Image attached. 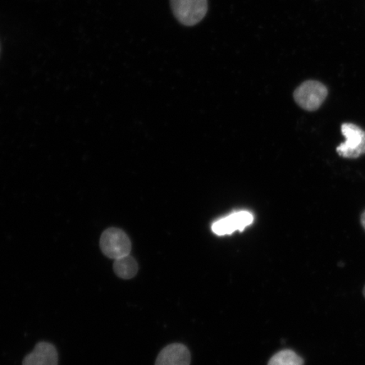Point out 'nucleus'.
<instances>
[{"instance_id": "3", "label": "nucleus", "mask_w": 365, "mask_h": 365, "mask_svg": "<svg viewBox=\"0 0 365 365\" xmlns=\"http://www.w3.org/2000/svg\"><path fill=\"white\" fill-rule=\"evenodd\" d=\"M345 141L336 148V153L344 158L355 159L365 154V131L351 123H344L341 126Z\"/></svg>"}, {"instance_id": "5", "label": "nucleus", "mask_w": 365, "mask_h": 365, "mask_svg": "<svg viewBox=\"0 0 365 365\" xmlns=\"http://www.w3.org/2000/svg\"><path fill=\"white\" fill-rule=\"evenodd\" d=\"M253 222L252 213L241 211L214 222L212 230L218 236L232 235L235 231H244L245 227L252 225Z\"/></svg>"}, {"instance_id": "10", "label": "nucleus", "mask_w": 365, "mask_h": 365, "mask_svg": "<svg viewBox=\"0 0 365 365\" xmlns=\"http://www.w3.org/2000/svg\"><path fill=\"white\" fill-rule=\"evenodd\" d=\"M360 220H361V225L365 230V211L363 212L361 215V219H360Z\"/></svg>"}, {"instance_id": "6", "label": "nucleus", "mask_w": 365, "mask_h": 365, "mask_svg": "<svg viewBox=\"0 0 365 365\" xmlns=\"http://www.w3.org/2000/svg\"><path fill=\"white\" fill-rule=\"evenodd\" d=\"M190 353L186 346L173 344L160 352L155 365H190Z\"/></svg>"}, {"instance_id": "1", "label": "nucleus", "mask_w": 365, "mask_h": 365, "mask_svg": "<svg viewBox=\"0 0 365 365\" xmlns=\"http://www.w3.org/2000/svg\"><path fill=\"white\" fill-rule=\"evenodd\" d=\"M327 95V86L322 82L307 81L294 91V98L301 108L313 112L321 108Z\"/></svg>"}, {"instance_id": "9", "label": "nucleus", "mask_w": 365, "mask_h": 365, "mask_svg": "<svg viewBox=\"0 0 365 365\" xmlns=\"http://www.w3.org/2000/svg\"><path fill=\"white\" fill-rule=\"evenodd\" d=\"M268 365H304V360L294 351L285 349L274 354Z\"/></svg>"}, {"instance_id": "8", "label": "nucleus", "mask_w": 365, "mask_h": 365, "mask_svg": "<svg viewBox=\"0 0 365 365\" xmlns=\"http://www.w3.org/2000/svg\"><path fill=\"white\" fill-rule=\"evenodd\" d=\"M138 264L131 255L114 259L113 271L122 279H131L138 272Z\"/></svg>"}, {"instance_id": "7", "label": "nucleus", "mask_w": 365, "mask_h": 365, "mask_svg": "<svg viewBox=\"0 0 365 365\" xmlns=\"http://www.w3.org/2000/svg\"><path fill=\"white\" fill-rule=\"evenodd\" d=\"M56 346L48 342H39L33 352L26 356L22 365H58Z\"/></svg>"}, {"instance_id": "11", "label": "nucleus", "mask_w": 365, "mask_h": 365, "mask_svg": "<svg viewBox=\"0 0 365 365\" xmlns=\"http://www.w3.org/2000/svg\"><path fill=\"white\" fill-rule=\"evenodd\" d=\"M364 296L365 297V287H364Z\"/></svg>"}, {"instance_id": "4", "label": "nucleus", "mask_w": 365, "mask_h": 365, "mask_svg": "<svg viewBox=\"0 0 365 365\" xmlns=\"http://www.w3.org/2000/svg\"><path fill=\"white\" fill-rule=\"evenodd\" d=\"M100 247L107 257L117 259L130 255L131 242L124 231L110 227L103 232L100 240Z\"/></svg>"}, {"instance_id": "2", "label": "nucleus", "mask_w": 365, "mask_h": 365, "mask_svg": "<svg viewBox=\"0 0 365 365\" xmlns=\"http://www.w3.org/2000/svg\"><path fill=\"white\" fill-rule=\"evenodd\" d=\"M176 19L186 26H193L203 20L208 11L207 0H170Z\"/></svg>"}]
</instances>
